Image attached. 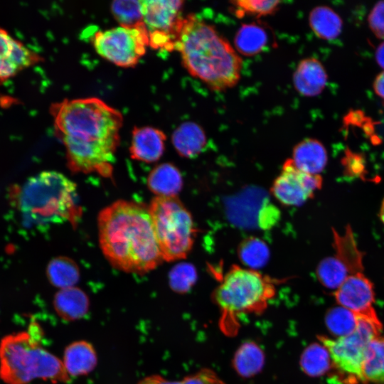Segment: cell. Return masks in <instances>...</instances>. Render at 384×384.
Segmentation results:
<instances>
[{"mask_svg":"<svg viewBox=\"0 0 384 384\" xmlns=\"http://www.w3.org/2000/svg\"><path fill=\"white\" fill-rule=\"evenodd\" d=\"M56 137L75 173L111 176L122 126V113L97 97L65 99L50 107Z\"/></svg>","mask_w":384,"mask_h":384,"instance_id":"cell-1","label":"cell"},{"mask_svg":"<svg viewBox=\"0 0 384 384\" xmlns=\"http://www.w3.org/2000/svg\"><path fill=\"white\" fill-rule=\"evenodd\" d=\"M100 247L113 267L144 274L163 260L149 208L134 201H117L99 214Z\"/></svg>","mask_w":384,"mask_h":384,"instance_id":"cell-2","label":"cell"},{"mask_svg":"<svg viewBox=\"0 0 384 384\" xmlns=\"http://www.w3.org/2000/svg\"><path fill=\"white\" fill-rule=\"evenodd\" d=\"M175 50L187 72L213 91L232 88L240 79V54L213 25L193 14L183 17Z\"/></svg>","mask_w":384,"mask_h":384,"instance_id":"cell-3","label":"cell"},{"mask_svg":"<svg viewBox=\"0 0 384 384\" xmlns=\"http://www.w3.org/2000/svg\"><path fill=\"white\" fill-rule=\"evenodd\" d=\"M43 330L32 321L26 331L5 336L0 341V378L6 384H28L35 379L68 383L62 360L41 345Z\"/></svg>","mask_w":384,"mask_h":384,"instance_id":"cell-4","label":"cell"},{"mask_svg":"<svg viewBox=\"0 0 384 384\" xmlns=\"http://www.w3.org/2000/svg\"><path fill=\"white\" fill-rule=\"evenodd\" d=\"M282 281L255 270L231 266L212 294L220 311L219 326L224 334H237L242 315L263 313L276 295L277 285Z\"/></svg>","mask_w":384,"mask_h":384,"instance_id":"cell-5","label":"cell"},{"mask_svg":"<svg viewBox=\"0 0 384 384\" xmlns=\"http://www.w3.org/2000/svg\"><path fill=\"white\" fill-rule=\"evenodd\" d=\"M18 207L30 225H50L70 222L81 216L76 185L63 174L43 171L31 177L21 188Z\"/></svg>","mask_w":384,"mask_h":384,"instance_id":"cell-6","label":"cell"},{"mask_svg":"<svg viewBox=\"0 0 384 384\" xmlns=\"http://www.w3.org/2000/svg\"><path fill=\"white\" fill-rule=\"evenodd\" d=\"M149 210L163 260L185 258L197 233L189 211L176 196H156Z\"/></svg>","mask_w":384,"mask_h":384,"instance_id":"cell-7","label":"cell"},{"mask_svg":"<svg viewBox=\"0 0 384 384\" xmlns=\"http://www.w3.org/2000/svg\"><path fill=\"white\" fill-rule=\"evenodd\" d=\"M383 326L358 318L353 331L343 336H319L327 350L332 367L354 380L361 381L362 367L368 346L375 336L380 335Z\"/></svg>","mask_w":384,"mask_h":384,"instance_id":"cell-8","label":"cell"},{"mask_svg":"<svg viewBox=\"0 0 384 384\" xmlns=\"http://www.w3.org/2000/svg\"><path fill=\"white\" fill-rule=\"evenodd\" d=\"M92 42L99 55L122 68L135 66L149 46L148 32L144 23L99 31L94 33Z\"/></svg>","mask_w":384,"mask_h":384,"instance_id":"cell-9","label":"cell"},{"mask_svg":"<svg viewBox=\"0 0 384 384\" xmlns=\"http://www.w3.org/2000/svg\"><path fill=\"white\" fill-rule=\"evenodd\" d=\"M142 4L149 46L168 51L175 49L177 33L183 18L181 15L183 1L144 0Z\"/></svg>","mask_w":384,"mask_h":384,"instance_id":"cell-10","label":"cell"},{"mask_svg":"<svg viewBox=\"0 0 384 384\" xmlns=\"http://www.w3.org/2000/svg\"><path fill=\"white\" fill-rule=\"evenodd\" d=\"M322 177L297 169L292 159L283 164L280 174L273 182L270 191L282 205L298 206L311 198L322 186Z\"/></svg>","mask_w":384,"mask_h":384,"instance_id":"cell-11","label":"cell"},{"mask_svg":"<svg viewBox=\"0 0 384 384\" xmlns=\"http://www.w3.org/2000/svg\"><path fill=\"white\" fill-rule=\"evenodd\" d=\"M338 306L358 318L382 325L374 308L375 292L371 281L359 272L350 275L334 292Z\"/></svg>","mask_w":384,"mask_h":384,"instance_id":"cell-12","label":"cell"},{"mask_svg":"<svg viewBox=\"0 0 384 384\" xmlns=\"http://www.w3.org/2000/svg\"><path fill=\"white\" fill-rule=\"evenodd\" d=\"M41 60V56L0 28V82Z\"/></svg>","mask_w":384,"mask_h":384,"instance_id":"cell-13","label":"cell"},{"mask_svg":"<svg viewBox=\"0 0 384 384\" xmlns=\"http://www.w3.org/2000/svg\"><path fill=\"white\" fill-rule=\"evenodd\" d=\"M165 141V134L157 128L135 127L129 147L131 157L146 163L156 161L164 153Z\"/></svg>","mask_w":384,"mask_h":384,"instance_id":"cell-14","label":"cell"},{"mask_svg":"<svg viewBox=\"0 0 384 384\" xmlns=\"http://www.w3.org/2000/svg\"><path fill=\"white\" fill-rule=\"evenodd\" d=\"M292 80L295 90L300 95L314 97L324 89L327 74L319 60L314 58H306L298 63Z\"/></svg>","mask_w":384,"mask_h":384,"instance_id":"cell-15","label":"cell"},{"mask_svg":"<svg viewBox=\"0 0 384 384\" xmlns=\"http://www.w3.org/2000/svg\"><path fill=\"white\" fill-rule=\"evenodd\" d=\"M62 361L70 378L86 375L97 364V352L87 341H73L65 347Z\"/></svg>","mask_w":384,"mask_h":384,"instance_id":"cell-16","label":"cell"},{"mask_svg":"<svg viewBox=\"0 0 384 384\" xmlns=\"http://www.w3.org/2000/svg\"><path fill=\"white\" fill-rule=\"evenodd\" d=\"M327 152L319 140L305 139L293 149L292 160L299 170L313 175H318L327 163Z\"/></svg>","mask_w":384,"mask_h":384,"instance_id":"cell-17","label":"cell"},{"mask_svg":"<svg viewBox=\"0 0 384 384\" xmlns=\"http://www.w3.org/2000/svg\"><path fill=\"white\" fill-rule=\"evenodd\" d=\"M53 306L58 316L66 321L83 318L88 312L87 295L76 287L62 289L54 297Z\"/></svg>","mask_w":384,"mask_h":384,"instance_id":"cell-18","label":"cell"},{"mask_svg":"<svg viewBox=\"0 0 384 384\" xmlns=\"http://www.w3.org/2000/svg\"><path fill=\"white\" fill-rule=\"evenodd\" d=\"M172 143L178 154L185 158L199 155L207 144L203 129L193 122H185L173 132Z\"/></svg>","mask_w":384,"mask_h":384,"instance_id":"cell-19","label":"cell"},{"mask_svg":"<svg viewBox=\"0 0 384 384\" xmlns=\"http://www.w3.org/2000/svg\"><path fill=\"white\" fill-rule=\"evenodd\" d=\"M269 36L267 29L259 22L243 23L234 38L235 48L244 56H254L264 50Z\"/></svg>","mask_w":384,"mask_h":384,"instance_id":"cell-20","label":"cell"},{"mask_svg":"<svg viewBox=\"0 0 384 384\" xmlns=\"http://www.w3.org/2000/svg\"><path fill=\"white\" fill-rule=\"evenodd\" d=\"M147 184L157 196H176L182 188L183 180L179 170L174 165L164 163L152 169Z\"/></svg>","mask_w":384,"mask_h":384,"instance_id":"cell-21","label":"cell"},{"mask_svg":"<svg viewBox=\"0 0 384 384\" xmlns=\"http://www.w3.org/2000/svg\"><path fill=\"white\" fill-rule=\"evenodd\" d=\"M334 247L336 255L348 269L351 274L363 272V254L358 247L350 225L343 235L333 230Z\"/></svg>","mask_w":384,"mask_h":384,"instance_id":"cell-22","label":"cell"},{"mask_svg":"<svg viewBox=\"0 0 384 384\" xmlns=\"http://www.w3.org/2000/svg\"><path fill=\"white\" fill-rule=\"evenodd\" d=\"M361 382L384 384V336H375L370 342L362 367Z\"/></svg>","mask_w":384,"mask_h":384,"instance_id":"cell-23","label":"cell"},{"mask_svg":"<svg viewBox=\"0 0 384 384\" xmlns=\"http://www.w3.org/2000/svg\"><path fill=\"white\" fill-rule=\"evenodd\" d=\"M309 21L314 33L324 40L336 38L342 29L341 17L326 6L314 7L309 14Z\"/></svg>","mask_w":384,"mask_h":384,"instance_id":"cell-24","label":"cell"},{"mask_svg":"<svg viewBox=\"0 0 384 384\" xmlns=\"http://www.w3.org/2000/svg\"><path fill=\"white\" fill-rule=\"evenodd\" d=\"M264 363V353L254 342L243 343L237 350L233 360V365L236 372L240 375L246 378L259 373Z\"/></svg>","mask_w":384,"mask_h":384,"instance_id":"cell-25","label":"cell"},{"mask_svg":"<svg viewBox=\"0 0 384 384\" xmlns=\"http://www.w3.org/2000/svg\"><path fill=\"white\" fill-rule=\"evenodd\" d=\"M49 282L62 289L75 287L80 279V271L76 263L66 257L53 259L47 267Z\"/></svg>","mask_w":384,"mask_h":384,"instance_id":"cell-26","label":"cell"},{"mask_svg":"<svg viewBox=\"0 0 384 384\" xmlns=\"http://www.w3.org/2000/svg\"><path fill=\"white\" fill-rule=\"evenodd\" d=\"M316 274L324 287L334 290L351 275L347 267L336 255L323 259L316 267Z\"/></svg>","mask_w":384,"mask_h":384,"instance_id":"cell-27","label":"cell"},{"mask_svg":"<svg viewBox=\"0 0 384 384\" xmlns=\"http://www.w3.org/2000/svg\"><path fill=\"white\" fill-rule=\"evenodd\" d=\"M240 261L249 269L257 270L264 267L270 259V250L260 238L248 237L238 247Z\"/></svg>","mask_w":384,"mask_h":384,"instance_id":"cell-28","label":"cell"},{"mask_svg":"<svg viewBox=\"0 0 384 384\" xmlns=\"http://www.w3.org/2000/svg\"><path fill=\"white\" fill-rule=\"evenodd\" d=\"M300 366L303 371L310 376L323 375L333 368L329 354L321 343H313L304 350Z\"/></svg>","mask_w":384,"mask_h":384,"instance_id":"cell-29","label":"cell"},{"mask_svg":"<svg viewBox=\"0 0 384 384\" xmlns=\"http://www.w3.org/2000/svg\"><path fill=\"white\" fill-rule=\"evenodd\" d=\"M358 318L349 310L340 306L330 309L326 317L329 331L334 338L349 334L356 328Z\"/></svg>","mask_w":384,"mask_h":384,"instance_id":"cell-30","label":"cell"},{"mask_svg":"<svg viewBox=\"0 0 384 384\" xmlns=\"http://www.w3.org/2000/svg\"><path fill=\"white\" fill-rule=\"evenodd\" d=\"M111 11L119 26L133 27L144 23L142 1H114Z\"/></svg>","mask_w":384,"mask_h":384,"instance_id":"cell-31","label":"cell"},{"mask_svg":"<svg viewBox=\"0 0 384 384\" xmlns=\"http://www.w3.org/2000/svg\"><path fill=\"white\" fill-rule=\"evenodd\" d=\"M137 384H225L212 370L203 368L178 380H171L159 375H151L140 380Z\"/></svg>","mask_w":384,"mask_h":384,"instance_id":"cell-32","label":"cell"},{"mask_svg":"<svg viewBox=\"0 0 384 384\" xmlns=\"http://www.w3.org/2000/svg\"><path fill=\"white\" fill-rule=\"evenodd\" d=\"M235 14L238 18L245 16L260 17L275 13L281 4L280 1L240 0L230 2Z\"/></svg>","mask_w":384,"mask_h":384,"instance_id":"cell-33","label":"cell"},{"mask_svg":"<svg viewBox=\"0 0 384 384\" xmlns=\"http://www.w3.org/2000/svg\"><path fill=\"white\" fill-rule=\"evenodd\" d=\"M195 267L188 262L176 265L169 274V282L173 291L178 293L188 292L196 281Z\"/></svg>","mask_w":384,"mask_h":384,"instance_id":"cell-34","label":"cell"},{"mask_svg":"<svg viewBox=\"0 0 384 384\" xmlns=\"http://www.w3.org/2000/svg\"><path fill=\"white\" fill-rule=\"evenodd\" d=\"M344 171L351 176H360L365 171V160L361 154L347 149L342 159Z\"/></svg>","mask_w":384,"mask_h":384,"instance_id":"cell-35","label":"cell"},{"mask_svg":"<svg viewBox=\"0 0 384 384\" xmlns=\"http://www.w3.org/2000/svg\"><path fill=\"white\" fill-rule=\"evenodd\" d=\"M368 21L373 33L379 38H384V0L374 6Z\"/></svg>","mask_w":384,"mask_h":384,"instance_id":"cell-36","label":"cell"},{"mask_svg":"<svg viewBox=\"0 0 384 384\" xmlns=\"http://www.w3.org/2000/svg\"><path fill=\"white\" fill-rule=\"evenodd\" d=\"M279 216V211L274 206L265 204L259 213V225L261 228H269L275 223Z\"/></svg>","mask_w":384,"mask_h":384,"instance_id":"cell-37","label":"cell"},{"mask_svg":"<svg viewBox=\"0 0 384 384\" xmlns=\"http://www.w3.org/2000/svg\"><path fill=\"white\" fill-rule=\"evenodd\" d=\"M373 88L375 93L384 100V71L375 79Z\"/></svg>","mask_w":384,"mask_h":384,"instance_id":"cell-38","label":"cell"},{"mask_svg":"<svg viewBox=\"0 0 384 384\" xmlns=\"http://www.w3.org/2000/svg\"><path fill=\"white\" fill-rule=\"evenodd\" d=\"M375 58L378 65L384 68V41L378 47L375 52Z\"/></svg>","mask_w":384,"mask_h":384,"instance_id":"cell-39","label":"cell"},{"mask_svg":"<svg viewBox=\"0 0 384 384\" xmlns=\"http://www.w3.org/2000/svg\"><path fill=\"white\" fill-rule=\"evenodd\" d=\"M379 217L381 221L384 223V198L381 203L380 213H379Z\"/></svg>","mask_w":384,"mask_h":384,"instance_id":"cell-40","label":"cell"}]
</instances>
